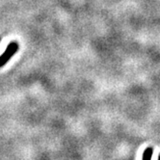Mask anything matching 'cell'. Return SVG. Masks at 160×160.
<instances>
[{
	"mask_svg": "<svg viewBox=\"0 0 160 160\" xmlns=\"http://www.w3.org/2000/svg\"><path fill=\"white\" fill-rule=\"evenodd\" d=\"M18 50V43L16 42H12L6 48V50L4 51V53L0 56V68L5 66L7 64V62L12 58V57L15 55V53Z\"/></svg>",
	"mask_w": 160,
	"mask_h": 160,
	"instance_id": "obj_1",
	"label": "cell"
},
{
	"mask_svg": "<svg viewBox=\"0 0 160 160\" xmlns=\"http://www.w3.org/2000/svg\"><path fill=\"white\" fill-rule=\"evenodd\" d=\"M152 153V148H148V150H146V152H145V153H144V158H143V160H151Z\"/></svg>",
	"mask_w": 160,
	"mask_h": 160,
	"instance_id": "obj_2",
	"label": "cell"
}]
</instances>
